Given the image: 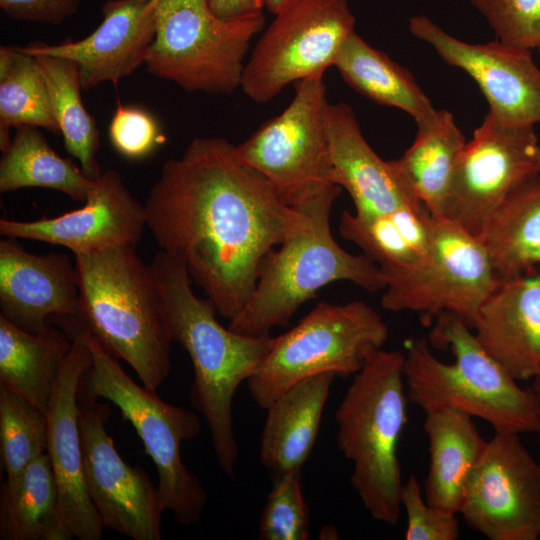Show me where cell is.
I'll use <instances>...</instances> for the list:
<instances>
[{
    "label": "cell",
    "mask_w": 540,
    "mask_h": 540,
    "mask_svg": "<svg viewBox=\"0 0 540 540\" xmlns=\"http://www.w3.org/2000/svg\"><path fill=\"white\" fill-rule=\"evenodd\" d=\"M144 208L160 251L180 261L229 320L247 303L274 247L307 221L222 137H196L167 160Z\"/></svg>",
    "instance_id": "obj_1"
},
{
    "label": "cell",
    "mask_w": 540,
    "mask_h": 540,
    "mask_svg": "<svg viewBox=\"0 0 540 540\" xmlns=\"http://www.w3.org/2000/svg\"><path fill=\"white\" fill-rule=\"evenodd\" d=\"M174 342L188 353L194 370L191 403L206 419L219 467L234 478L239 456L232 421L233 396L270 350V335L249 336L221 325L217 310L199 298L186 267L163 251L150 263Z\"/></svg>",
    "instance_id": "obj_2"
},
{
    "label": "cell",
    "mask_w": 540,
    "mask_h": 540,
    "mask_svg": "<svg viewBox=\"0 0 540 540\" xmlns=\"http://www.w3.org/2000/svg\"><path fill=\"white\" fill-rule=\"evenodd\" d=\"M460 317L442 313L425 339L404 353L408 401L423 411L452 408L480 418L495 432L540 431V399L522 388L479 343Z\"/></svg>",
    "instance_id": "obj_3"
},
{
    "label": "cell",
    "mask_w": 540,
    "mask_h": 540,
    "mask_svg": "<svg viewBox=\"0 0 540 540\" xmlns=\"http://www.w3.org/2000/svg\"><path fill=\"white\" fill-rule=\"evenodd\" d=\"M134 245L74 254L79 285L77 322L142 385L157 391L171 370L173 337L151 265Z\"/></svg>",
    "instance_id": "obj_4"
},
{
    "label": "cell",
    "mask_w": 540,
    "mask_h": 540,
    "mask_svg": "<svg viewBox=\"0 0 540 540\" xmlns=\"http://www.w3.org/2000/svg\"><path fill=\"white\" fill-rule=\"evenodd\" d=\"M403 352L380 349L353 376L335 412L337 446L353 463L350 482L375 521L401 514L398 445L407 423Z\"/></svg>",
    "instance_id": "obj_5"
},
{
    "label": "cell",
    "mask_w": 540,
    "mask_h": 540,
    "mask_svg": "<svg viewBox=\"0 0 540 540\" xmlns=\"http://www.w3.org/2000/svg\"><path fill=\"white\" fill-rule=\"evenodd\" d=\"M340 192L331 191L297 207L307 214L305 226L269 255L250 298L230 320L231 330L269 335L274 327L287 326L303 303L334 281H350L372 293L384 290L380 267L365 254L344 250L331 234L330 212Z\"/></svg>",
    "instance_id": "obj_6"
},
{
    "label": "cell",
    "mask_w": 540,
    "mask_h": 540,
    "mask_svg": "<svg viewBox=\"0 0 540 540\" xmlns=\"http://www.w3.org/2000/svg\"><path fill=\"white\" fill-rule=\"evenodd\" d=\"M65 332L78 334L89 348L91 361L80 388L98 399L115 404L129 421L158 472V491L164 510L183 525L200 521L207 493L199 479L181 459V443L195 438L201 425L198 416L158 397L156 391L135 383L118 359L105 350L76 320L63 323Z\"/></svg>",
    "instance_id": "obj_7"
},
{
    "label": "cell",
    "mask_w": 540,
    "mask_h": 540,
    "mask_svg": "<svg viewBox=\"0 0 540 540\" xmlns=\"http://www.w3.org/2000/svg\"><path fill=\"white\" fill-rule=\"evenodd\" d=\"M388 335L380 313L362 300L320 302L295 327L272 339L269 352L247 381L250 395L266 409L308 377L354 376L382 349Z\"/></svg>",
    "instance_id": "obj_8"
},
{
    "label": "cell",
    "mask_w": 540,
    "mask_h": 540,
    "mask_svg": "<svg viewBox=\"0 0 540 540\" xmlns=\"http://www.w3.org/2000/svg\"><path fill=\"white\" fill-rule=\"evenodd\" d=\"M156 33L145 66L186 92L231 94L241 86L246 55L264 14L224 21L208 0H155Z\"/></svg>",
    "instance_id": "obj_9"
},
{
    "label": "cell",
    "mask_w": 540,
    "mask_h": 540,
    "mask_svg": "<svg viewBox=\"0 0 540 540\" xmlns=\"http://www.w3.org/2000/svg\"><path fill=\"white\" fill-rule=\"evenodd\" d=\"M294 89L286 108L237 145V150L286 204L297 208L342 188L334 180L324 75L299 81Z\"/></svg>",
    "instance_id": "obj_10"
},
{
    "label": "cell",
    "mask_w": 540,
    "mask_h": 540,
    "mask_svg": "<svg viewBox=\"0 0 540 540\" xmlns=\"http://www.w3.org/2000/svg\"><path fill=\"white\" fill-rule=\"evenodd\" d=\"M356 19L347 0H297L277 14L246 60L241 86L266 103L286 86L324 75L334 66Z\"/></svg>",
    "instance_id": "obj_11"
},
{
    "label": "cell",
    "mask_w": 540,
    "mask_h": 540,
    "mask_svg": "<svg viewBox=\"0 0 540 540\" xmlns=\"http://www.w3.org/2000/svg\"><path fill=\"white\" fill-rule=\"evenodd\" d=\"M383 308L424 315L451 313L473 329L497 278L482 241L443 216H434L427 259L418 267L385 276Z\"/></svg>",
    "instance_id": "obj_12"
},
{
    "label": "cell",
    "mask_w": 540,
    "mask_h": 540,
    "mask_svg": "<svg viewBox=\"0 0 540 540\" xmlns=\"http://www.w3.org/2000/svg\"><path fill=\"white\" fill-rule=\"evenodd\" d=\"M540 174V142L532 126L487 113L457 162L446 217L477 238L504 200Z\"/></svg>",
    "instance_id": "obj_13"
},
{
    "label": "cell",
    "mask_w": 540,
    "mask_h": 540,
    "mask_svg": "<svg viewBox=\"0 0 540 540\" xmlns=\"http://www.w3.org/2000/svg\"><path fill=\"white\" fill-rule=\"evenodd\" d=\"M459 513L490 540L540 538V463L519 434L495 432L466 482Z\"/></svg>",
    "instance_id": "obj_14"
},
{
    "label": "cell",
    "mask_w": 540,
    "mask_h": 540,
    "mask_svg": "<svg viewBox=\"0 0 540 540\" xmlns=\"http://www.w3.org/2000/svg\"><path fill=\"white\" fill-rule=\"evenodd\" d=\"M78 408L86 489L104 527L133 540H160L165 510L158 488L116 450L105 425L109 406L79 386Z\"/></svg>",
    "instance_id": "obj_15"
},
{
    "label": "cell",
    "mask_w": 540,
    "mask_h": 540,
    "mask_svg": "<svg viewBox=\"0 0 540 540\" xmlns=\"http://www.w3.org/2000/svg\"><path fill=\"white\" fill-rule=\"evenodd\" d=\"M409 30L476 82L493 117L511 125L540 126V68L531 51L498 39L462 41L424 15L411 17Z\"/></svg>",
    "instance_id": "obj_16"
},
{
    "label": "cell",
    "mask_w": 540,
    "mask_h": 540,
    "mask_svg": "<svg viewBox=\"0 0 540 540\" xmlns=\"http://www.w3.org/2000/svg\"><path fill=\"white\" fill-rule=\"evenodd\" d=\"M145 226L144 204L135 200L120 174L109 169L95 180L81 208L35 221L0 219V234L88 254L119 245L136 246Z\"/></svg>",
    "instance_id": "obj_17"
},
{
    "label": "cell",
    "mask_w": 540,
    "mask_h": 540,
    "mask_svg": "<svg viewBox=\"0 0 540 540\" xmlns=\"http://www.w3.org/2000/svg\"><path fill=\"white\" fill-rule=\"evenodd\" d=\"M73 345L46 409L47 453L64 518L79 540H101L105 529L86 489L79 425L78 390L91 355L82 338L67 332Z\"/></svg>",
    "instance_id": "obj_18"
},
{
    "label": "cell",
    "mask_w": 540,
    "mask_h": 540,
    "mask_svg": "<svg viewBox=\"0 0 540 540\" xmlns=\"http://www.w3.org/2000/svg\"><path fill=\"white\" fill-rule=\"evenodd\" d=\"M102 21L86 37L57 44L35 41L20 49L74 61L83 90L113 84L145 64L156 33L155 0H107Z\"/></svg>",
    "instance_id": "obj_19"
},
{
    "label": "cell",
    "mask_w": 540,
    "mask_h": 540,
    "mask_svg": "<svg viewBox=\"0 0 540 540\" xmlns=\"http://www.w3.org/2000/svg\"><path fill=\"white\" fill-rule=\"evenodd\" d=\"M79 294L75 262L68 255H36L16 239L0 240V313L11 322L40 333L53 319L77 317Z\"/></svg>",
    "instance_id": "obj_20"
},
{
    "label": "cell",
    "mask_w": 540,
    "mask_h": 540,
    "mask_svg": "<svg viewBox=\"0 0 540 540\" xmlns=\"http://www.w3.org/2000/svg\"><path fill=\"white\" fill-rule=\"evenodd\" d=\"M474 334L517 381L540 375V272L499 280L477 315Z\"/></svg>",
    "instance_id": "obj_21"
},
{
    "label": "cell",
    "mask_w": 540,
    "mask_h": 540,
    "mask_svg": "<svg viewBox=\"0 0 540 540\" xmlns=\"http://www.w3.org/2000/svg\"><path fill=\"white\" fill-rule=\"evenodd\" d=\"M327 131L335 183L349 193L357 214H385L420 203L369 145L348 104L330 103Z\"/></svg>",
    "instance_id": "obj_22"
},
{
    "label": "cell",
    "mask_w": 540,
    "mask_h": 540,
    "mask_svg": "<svg viewBox=\"0 0 540 540\" xmlns=\"http://www.w3.org/2000/svg\"><path fill=\"white\" fill-rule=\"evenodd\" d=\"M335 377L333 373L308 377L266 408L260 461L273 475L301 468L309 457Z\"/></svg>",
    "instance_id": "obj_23"
},
{
    "label": "cell",
    "mask_w": 540,
    "mask_h": 540,
    "mask_svg": "<svg viewBox=\"0 0 540 540\" xmlns=\"http://www.w3.org/2000/svg\"><path fill=\"white\" fill-rule=\"evenodd\" d=\"M424 412L429 451L424 497L430 505L457 514L468 477L487 440L478 431L473 417L465 412L452 408Z\"/></svg>",
    "instance_id": "obj_24"
},
{
    "label": "cell",
    "mask_w": 540,
    "mask_h": 540,
    "mask_svg": "<svg viewBox=\"0 0 540 540\" xmlns=\"http://www.w3.org/2000/svg\"><path fill=\"white\" fill-rule=\"evenodd\" d=\"M416 125L412 145L400 158L388 161L405 187L433 216H444L457 162L467 141L453 115L444 109H436Z\"/></svg>",
    "instance_id": "obj_25"
},
{
    "label": "cell",
    "mask_w": 540,
    "mask_h": 540,
    "mask_svg": "<svg viewBox=\"0 0 540 540\" xmlns=\"http://www.w3.org/2000/svg\"><path fill=\"white\" fill-rule=\"evenodd\" d=\"M433 224L434 216L418 203L372 216L344 211L339 232L360 247L385 277L416 268L427 259Z\"/></svg>",
    "instance_id": "obj_26"
},
{
    "label": "cell",
    "mask_w": 540,
    "mask_h": 540,
    "mask_svg": "<svg viewBox=\"0 0 540 540\" xmlns=\"http://www.w3.org/2000/svg\"><path fill=\"white\" fill-rule=\"evenodd\" d=\"M72 338L50 324L30 333L0 313V384L46 413Z\"/></svg>",
    "instance_id": "obj_27"
},
{
    "label": "cell",
    "mask_w": 540,
    "mask_h": 540,
    "mask_svg": "<svg viewBox=\"0 0 540 540\" xmlns=\"http://www.w3.org/2000/svg\"><path fill=\"white\" fill-rule=\"evenodd\" d=\"M47 452L17 477L6 479L0 495L1 540H71Z\"/></svg>",
    "instance_id": "obj_28"
},
{
    "label": "cell",
    "mask_w": 540,
    "mask_h": 540,
    "mask_svg": "<svg viewBox=\"0 0 540 540\" xmlns=\"http://www.w3.org/2000/svg\"><path fill=\"white\" fill-rule=\"evenodd\" d=\"M482 241L499 280L540 267V174L518 186L490 219Z\"/></svg>",
    "instance_id": "obj_29"
},
{
    "label": "cell",
    "mask_w": 540,
    "mask_h": 540,
    "mask_svg": "<svg viewBox=\"0 0 540 540\" xmlns=\"http://www.w3.org/2000/svg\"><path fill=\"white\" fill-rule=\"evenodd\" d=\"M334 67L358 93L408 113L415 122L436 110L408 69L370 46L356 32L344 42Z\"/></svg>",
    "instance_id": "obj_30"
},
{
    "label": "cell",
    "mask_w": 540,
    "mask_h": 540,
    "mask_svg": "<svg viewBox=\"0 0 540 540\" xmlns=\"http://www.w3.org/2000/svg\"><path fill=\"white\" fill-rule=\"evenodd\" d=\"M95 180L81 167L58 155L38 127L16 129L0 160V192L26 187H43L63 192L75 201L85 202Z\"/></svg>",
    "instance_id": "obj_31"
},
{
    "label": "cell",
    "mask_w": 540,
    "mask_h": 540,
    "mask_svg": "<svg viewBox=\"0 0 540 540\" xmlns=\"http://www.w3.org/2000/svg\"><path fill=\"white\" fill-rule=\"evenodd\" d=\"M34 56L44 75L53 115L65 148L79 161L83 173L96 180L102 173L96 159L99 131L81 98L78 66L64 57L47 54Z\"/></svg>",
    "instance_id": "obj_32"
},
{
    "label": "cell",
    "mask_w": 540,
    "mask_h": 540,
    "mask_svg": "<svg viewBox=\"0 0 540 540\" xmlns=\"http://www.w3.org/2000/svg\"><path fill=\"white\" fill-rule=\"evenodd\" d=\"M31 125L57 133L48 87L34 55L19 46H0V149L11 142L10 131Z\"/></svg>",
    "instance_id": "obj_33"
},
{
    "label": "cell",
    "mask_w": 540,
    "mask_h": 540,
    "mask_svg": "<svg viewBox=\"0 0 540 540\" xmlns=\"http://www.w3.org/2000/svg\"><path fill=\"white\" fill-rule=\"evenodd\" d=\"M47 452L46 414L0 384V455L6 479Z\"/></svg>",
    "instance_id": "obj_34"
},
{
    "label": "cell",
    "mask_w": 540,
    "mask_h": 540,
    "mask_svg": "<svg viewBox=\"0 0 540 540\" xmlns=\"http://www.w3.org/2000/svg\"><path fill=\"white\" fill-rule=\"evenodd\" d=\"M310 515L304 500L301 468L274 475L259 519L262 540H307Z\"/></svg>",
    "instance_id": "obj_35"
},
{
    "label": "cell",
    "mask_w": 540,
    "mask_h": 540,
    "mask_svg": "<svg viewBox=\"0 0 540 540\" xmlns=\"http://www.w3.org/2000/svg\"><path fill=\"white\" fill-rule=\"evenodd\" d=\"M496 39L540 52V0H469Z\"/></svg>",
    "instance_id": "obj_36"
},
{
    "label": "cell",
    "mask_w": 540,
    "mask_h": 540,
    "mask_svg": "<svg viewBox=\"0 0 540 540\" xmlns=\"http://www.w3.org/2000/svg\"><path fill=\"white\" fill-rule=\"evenodd\" d=\"M113 148L128 159H142L165 142L156 119L145 109L118 104L108 127Z\"/></svg>",
    "instance_id": "obj_37"
},
{
    "label": "cell",
    "mask_w": 540,
    "mask_h": 540,
    "mask_svg": "<svg viewBox=\"0 0 540 540\" xmlns=\"http://www.w3.org/2000/svg\"><path fill=\"white\" fill-rule=\"evenodd\" d=\"M401 505L406 512V540H457L460 535L456 513L430 505L418 479L411 475L403 483Z\"/></svg>",
    "instance_id": "obj_38"
},
{
    "label": "cell",
    "mask_w": 540,
    "mask_h": 540,
    "mask_svg": "<svg viewBox=\"0 0 540 540\" xmlns=\"http://www.w3.org/2000/svg\"><path fill=\"white\" fill-rule=\"evenodd\" d=\"M84 0H0L12 20L58 25L73 16Z\"/></svg>",
    "instance_id": "obj_39"
},
{
    "label": "cell",
    "mask_w": 540,
    "mask_h": 540,
    "mask_svg": "<svg viewBox=\"0 0 540 540\" xmlns=\"http://www.w3.org/2000/svg\"><path fill=\"white\" fill-rule=\"evenodd\" d=\"M214 14L224 21H235L264 14L263 0H208Z\"/></svg>",
    "instance_id": "obj_40"
},
{
    "label": "cell",
    "mask_w": 540,
    "mask_h": 540,
    "mask_svg": "<svg viewBox=\"0 0 540 540\" xmlns=\"http://www.w3.org/2000/svg\"><path fill=\"white\" fill-rule=\"evenodd\" d=\"M295 1L297 0H263V4L265 9L269 10L272 14L275 15Z\"/></svg>",
    "instance_id": "obj_41"
},
{
    "label": "cell",
    "mask_w": 540,
    "mask_h": 540,
    "mask_svg": "<svg viewBox=\"0 0 540 540\" xmlns=\"http://www.w3.org/2000/svg\"><path fill=\"white\" fill-rule=\"evenodd\" d=\"M531 388L535 392V394L538 396V398L540 399V375L535 377L532 380ZM538 435L540 437V431H539Z\"/></svg>",
    "instance_id": "obj_42"
}]
</instances>
